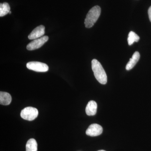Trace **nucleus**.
<instances>
[{
    "label": "nucleus",
    "mask_w": 151,
    "mask_h": 151,
    "mask_svg": "<svg viewBox=\"0 0 151 151\" xmlns=\"http://www.w3.org/2000/svg\"><path fill=\"white\" fill-rule=\"evenodd\" d=\"M10 12V7L8 3L4 2L0 4V17L4 16Z\"/></svg>",
    "instance_id": "12"
},
{
    "label": "nucleus",
    "mask_w": 151,
    "mask_h": 151,
    "mask_svg": "<svg viewBox=\"0 0 151 151\" xmlns=\"http://www.w3.org/2000/svg\"><path fill=\"white\" fill-rule=\"evenodd\" d=\"M97 104L93 100H91L86 105V113L88 116H94L97 113Z\"/></svg>",
    "instance_id": "8"
},
{
    "label": "nucleus",
    "mask_w": 151,
    "mask_h": 151,
    "mask_svg": "<svg viewBox=\"0 0 151 151\" xmlns=\"http://www.w3.org/2000/svg\"><path fill=\"white\" fill-rule=\"evenodd\" d=\"M26 66L29 70L37 72H46L49 69L48 66L46 64L37 61L28 62Z\"/></svg>",
    "instance_id": "4"
},
{
    "label": "nucleus",
    "mask_w": 151,
    "mask_h": 151,
    "mask_svg": "<svg viewBox=\"0 0 151 151\" xmlns=\"http://www.w3.org/2000/svg\"><path fill=\"white\" fill-rule=\"evenodd\" d=\"M148 12L149 19L151 22V6L149 8Z\"/></svg>",
    "instance_id": "14"
},
{
    "label": "nucleus",
    "mask_w": 151,
    "mask_h": 151,
    "mask_svg": "<svg viewBox=\"0 0 151 151\" xmlns=\"http://www.w3.org/2000/svg\"><path fill=\"white\" fill-rule=\"evenodd\" d=\"M21 117L24 120L32 121L35 120L38 115V111L33 107H28L24 108L21 112Z\"/></svg>",
    "instance_id": "3"
},
{
    "label": "nucleus",
    "mask_w": 151,
    "mask_h": 151,
    "mask_svg": "<svg viewBox=\"0 0 151 151\" xmlns=\"http://www.w3.org/2000/svg\"><path fill=\"white\" fill-rule=\"evenodd\" d=\"M92 68L94 76L98 82L101 84H106L107 82V75L101 63L97 60H92Z\"/></svg>",
    "instance_id": "1"
},
{
    "label": "nucleus",
    "mask_w": 151,
    "mask_h": 151,
    "mask_svg": "<svg viewBox=\"0 0 151 151\" xmlns=\"http://www.w3.org/2000/svg\"><path fill=\"white\" fill-rule=\"evenodd\" d=\"M45 33V27L43 25L39 26L34 29L29 35V39L31 40L37 39L43 36Z\"/></svg>",
    "instance_id": "7"
},
{
    "label": "nucleus",
    "mask_w": 151,
    "mask_h": 151,
    "mask_svg": "<svg viewBox=\"0 0 151 151\" xmlns=\"http://www.w3.org/2000/svg\"><path fill=\"white\" fill-rule=\"evenodd\" d=\"M49 37L47 36L42 37L39 38L34 40L27 46V49L29 50H33L40 48L45 42L48 41Z\"/></svg>",
    "instance_id": "5"
},
{
    "label": "nucleus",
    "mask_w": 151,
    "mask_h": 151,
    "mask_svg": "<svg viewBox=\"0 0 151 151\" xmlns=\"http://www.w3.org/2000/svg\"><path fill=\"white\" fill-rule=\"evenodd\" d=\"M139 39V37L134 32L131 31L129 33L128 37V42L129 45H132L135 42H137Z\"/></svg>",
    "instance_id": "13"
},
{
    "label": "nucleus",
    "mask_w": 151,
    "mask_h": 151,
    "mask_svg": "<svg viewBox=\"0 0 151 151\" xmlns=\"http://www.w3.org/2000/svg\"><path fill=\"white\" fill-rule=\"evenodd\" d=\"M12 97L7 92H0V103L1 105H7L12 102Z\"/></svg>",
    "instance_id": "10"
},
{
    "label": "nucleus",
    "mask_w": 151,
    "mask_h": 151,
    "mask_svg": "<svg viewBox=\"0 0 151 151\" xmlns=\"http://www.w3.org/2000/svg\"><path fill=\"white\" fill-rule=\"evenodd\" d=\"M140 57V55L139 52L137 51L135 52L132 55V58H130L129 61L127 63L126 65V69L129 70L132 69L139 61Z\"/></svg>",
    "instance_id": "9"
},
{
    "label": "nucleus",
    "mask_w": 151,
    "mask_h": 151,
    "mask_svg": "<svg viewBox=\"0 0 151 151\" xmlns=\"http://www.w3.org/2000/svg\"><path fill=\"white\" fill-rule=\"evenodd\" d=\"M37 144L35 139H31L26 144V151H37Z\"/></svg>",
    "instance_id": "11"
},
{
    "label": "nucleus",
    "mask_w": 151,
    "mask_h": 151,
    "mask_svg": "<svg viewBox=\"0 0 151 151\" xmlns=\"http://www.w3.org/2000/svg\"><path fill=\"white\" fill-rule=\"evenodd\" d=\"M9 13L10 14H11V12H10Z\"/></svg>",
    "instance_id": "16"
},
{
    "label": "nucleus",
    "mask_w": 151,
    "mask_h": 151,
    "mask_svg": "<svg viewBox=\"0 0 151 151\" xmlns=\"http://www.w3.org/2000/svg\"><path fill=\"white\" fill-rule=\"evenodd\" d=\"M98 151H105V150H99Z\"/></svg>",
    "instance_id": "15"
},
{
    "label": "nucleus",
    "mask_w": 151,
    "mask_h": 151,
    "mask_svg": "<svg viewBox=\"0 0 151 151\" xmlns=\"http://www.w3.org/2000/svg\"><path fill=\"white\" fill-rule=\"evenodd\" d=\"M103 131V128L100 125L98 124H92L86 130V134L91 137H96L101 134Z\"/></svg>",
    "instance_id": "6"
},
{
    "label": "nucleus",
    "mask_w": 151,
    "mask_h": 151,
    "mask_svg": "<svg viewBox=\"0 0 151 151\" xmlns=\"http://www.w3.org/2000/svg\"><path fill=\"white\" fill-rule=\"evenodd\" d=\"M100 13L101 9L100 6H96L92 7L88 12L84 21L86 27L90 28L92 27L100 17Z\"/></svg>",
    "instance_id": "2"
}]
</instances>
